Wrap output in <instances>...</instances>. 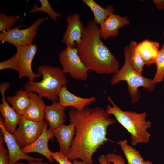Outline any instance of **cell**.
Masks as SVG:
<instances>
[{
    "instance_id": "6da1fadb",
    "label": "cell",
    "mask_w": 164,
    "mask_h": 164,
    "mask_svg": "<svg viewBox=\"0 0 164 164\" xmlns=\"http://www.w3.org/2000/svg\"><path fill=\"white\" fill-rule=\"evenodd\" d=\"M109 115L99 106L86 107L81 111L70 108V123L74 124L76 127L75 135L67 155L71 161L79 159L87 164H94L93 155L108 140V127L116 123Z\"/></svg>"
},
{
    "instance_id": "7a4b0ae2",
    "label": "cell",
    "mask_w": 164,
    "mask_h": 164,
    "mask_svg": "<svg viewBox=\"0 0 164 164\" xmlns=\"http://www.w3.org/2000/svg\"><path fill=\"white\" fill-rule=\"evenodd\" d=\"M99 28L92 20L85 27L81 43L76 46L83 63L89 70L101 74L115 73L118 61L101 39Z\"/></svg>"
},
{
    "instance_id": "3957f363",
    "label": "cell",
    "mask_w": 164,
    "mask_h": 164,
    "mask_svg": "<svg viewBox=\"0 0 164 164\" xmlns=\"http://www.w3.org/2000/svg\"><path fill=\"white\" fill-rule=\"evenodd\" d=\"M108 101L111 105L107 106L106 112L109 114H112L130 134L131 144L135 146L139 143H148L151 134L147 129L151 127V124L146 120L147 113L124 111L115 104L111 97L108 96Z\"/></svg>"
},
{
    "instance_id": "277c9868",
    "label": "cell",
    "mask_w": 164,
    "mask_h": 164,
    "mask_svg": "<svg viewBox=\"0 0 164 164\" xmlns=\"http://www.w3.org/2000/svg\"><path fill=\"white\" fill-rule=\"evenodd\" d=\"M37 71L42 80L39 82L28 81L24 86L25 90L28 92H35L52 102L58 101V92L61 87L67 86V82L62 69L45 65L39 67Z\"/></svg>"
},
{
    "instance_id": "5b68a950",
    "label": "cell",
    "mask_w": 164,
    "mask_h": 164,
    "mask_svg": "<svg viewBox=\"0 0 164 164\" xmlns=\"http://www.w3.org/2000/svg\"><path fill=\"white\" fill-rule=\"evenodd\" d=\"M125 62L120 69L113 76L110 81L111 85H114L122 81L126 82L128 90L132 102L135 103L138 101L140 95L138 88L142 87L149 91L155 89L156 84L152 79L146 78L136 71L132 67L129 60L128 47L124 48Z\"/></svg>"
},
{
    "instance_id": "8992f818",
    "label": "cell",
    "mask_w": 164,
    "mask_h": 164,
    "mask_svg": "<svg viewBox=\"0 0 164 164\" xmlns=\"http://www.w3.org/2000/svg\"><path fill=\"white\" fill-rule=\"evenodd\" d=\"M59 60L64 73L77 80H86L89 70L84 65L76 47H67L59 55Z\"/></svg>"
},
{
    "instance_id": "52a82bcc",
    "label": "cell",
    "mask_w": 164,
    "mask_h": 164,
    "mask_svg": "<svg viewBox=\"0 0 164 164\" xmlns=\"http://www.w3.org/2000/svg\"><path fill=\"white\" fill-rule=\"evenodd\" d=\"M46 20L45 18L37 19L31 26L24 29H20L22 25L0 33V41L6 42L16 48L29 45L32 43L37 30L41 24Z\"/></svg>"
},
{
    "instance_id": "ba28073f",
    "label": "cell",
    "mask_w": 164,
    "mask_h": 164,
    "mask_svg": "<svg viewBox=\"0 0 164 164\" xmlns=\"http://www.w3.org/2000/svg\"><path fill=\"white\" fill-rule=\"evenodd\" d=\"M47 121H35L21 116L18 127L12 134L22 148L34 142L42 133Z\"/></svg>"
},
{
    "instance_id": "9c48e42d",
    "label": "cell",
    "mask_w": 164,
    "mask_h": 164,
    "mask_svg": "<svg viewBox=\"0 0 164 164\" xmlns=\"http://www.w3.org/2000/svg\"><path fill=\"white\" fill-rule=\"evenodd\" d=\"M38 47L35 44L16 48L15 56L16 69L18 78L27 77L29 80L34 81L37 77H41L38 73H35L32 68V63L37 50Z\"/></svg>"
},
{
    "instance_id": "30bf717a",
    "label": "cell",
    "mask_w": 164,
    "mask_h": 164,
    "mask_svg": "<svg viewBox=\"0 0 164 164\" xmlns=\"http://www.w3.org/2000/svg\"><path fill=\"white\" fill-rule=\"evenodd\" d=\"M0 128L7 147L9 164H15L21 159H25L28 162L43 161L42 158H35L30 156L23 152L13 134L8 132L5 128L3 125V119L1 117L0 118Z\"/></svg>"
},
{
    "instance_id": "8fae6325",
    "label": "cell",
    "mask_w": 164,
    "mask_h": 164,
    "mask_svg": "<svg viewBox=\"0 0 164 164\" xmlns=\"http://www.w3.org/2000/svg\"><path fill=\"white\" fill-rule=\"evenodd\" d=\"M67 29L63 36V41L67 47H76L82 41L85 27L77 13L67 16Z\"/></svg>"
},
{
    "instance_id": "7c38bea8",
    "label": "cell",
    "mask_w": 164,
    "mask_h": 164,
    "mask_svg": "<svg viewBox=\"0 0 164 164\" xmlns=\"http://www.w3.org/2000/svg\"><path fill=\"white\" fill-rule=\"evenodd\" d=\"M9 87L8 82H4L0 85V91L2 96V102L0 104V112L3 118V123L6 129L13 134L18 125L21 115L10 106L5 97V92Z\"/></svg>"
},
{
    "instance_id": "4fadbf2b",
    "label": "cell",
    "mask_w": 164,
    "mask_h": 164,
    "mask_svg": "<svg viewBox=\"0 0 164 164\" xmlns=\"http://www.w3.org/2000/svg\"><path fill=\"white\" fill-rule=\"evenodd\" d=\"M48 124L47 122L42 133L34 142L22 148V149L26 154L32 152L40 154L49 162H52L54 160L51 156V151L49 149L48 143L49 140L53 138L54 136L53 130L47 128Z\"/></svg>"
},
{
    "instance_id": "5bb4252c",
    "label": "cell",
    "mask_w": 164,
    "mask_h": 164,
    "mask_svg": "<svg viewBox=\"0 0 164 164\" xmlns=\"http://www.w3.org/2000/svg\"><path fill=\"white\" fill-rule=\"evenodd\" d=\"M58 102L63 106L70 107L81 111L96 100L94 96L88 98L79 97L70 92L67 86L61 87L58 93Z\"/></svg>"
},
{
    "instance_id": "9a60e30c",
    "label": "cell",
    "mask_w": 164,
    "mask_h": 164,
    "mask_svg": "<svg viewBox=\"0 0 164 164\" xmlns=\"http://www.w3.org/2000/svg\"><path fill=\"white\" fill-rule=\"evenodd\" d=\"M130 24L127 17L111 13L100 25L99 31L101 38L106 40L110 36L115 37L118 35L119 28Z\"/></svg>"
},
{
    "instance_id": "2e32d148",
    "label": "cell",
    "mask_w": 164,
    "mask_h": 164,
    "mask_svg": "<svg viewBox=\"0 0 164 164\" xmlns=\"http://www.w3.org/2000/svg\"><path fill=\"white\" fill-rule=\"evenodd\" d=\"M53 131L59 145V152L67 156L75 135V125L73 123H70L68 125L64 124Z\"/></svg>"
},
{
    "instance_id": "e0dca14e",
    "label": "cell",
    "mask_w": 164,
    "mask_h": 164,
    "mask_svg": "<svg viewBox=\"0 0 164 164\" xmlns=\"http://www.w3.org/2000/svg\"><path fill=\"white\" fill-rule=\"evenodd\" d=\"M66 109V107L62 106L58 101L53 102L51 105L46 106L44 119L47 122L50 129L54 130L64 124Z\"/></svg>"
},
{
    "instance_id": "ac0fdd59",
    "label": "cell",
    "mask_w": 164,
    "mask_h": 164,
    "mask_svg": "<svg viewBox=\"0 0 164 164\" xmlns=\"http://www.w3.org/2000/svg\"><path fill=\"white\" fill-rule=\"evenodd\" d=\"M28 93L30 103L22 116L35 121L43 120L46 105L42 97L32 92H28Z\"/></svg>"
},
{
    "instance_id": "d6986e66",
    "label": "cell",
    "mask_w": 164,
    "mask_h": 164,
    "mask_svg": "<svg viewBox=\"0 0 164 164\" xmlns=\"http://www.w3.org/2000/svg\"><path fill=\"white\" fill-rule=\"evenodd\" d=\"M159 46L158 42L148 40H144L138 44L137 50L145 65L149 66L155 63L159 53Z\"/></svg>"
},
{
    "instance_id": "ffe728a7",
    "label": "cell",
    "mask_w": 164,
    "mask_h": 164,
    "mask_svg": "<svg viewBox=\"0 0 164 164\" xmlns=\"http://www.w3.org/2000/svg\"><path fill=\"white\" fill-rule=\"evenodd\" d=\"M90 9L94 15L93 20L97 25L101 24L111 13H114V8L113 6L109 5L103 8L93 0H82Z\"/></svg>"
},
{
    "instance_id": "44dd1931",
    "label": "cell",
    "mask_w": 164,
    "mask_h": 164,
    "mask_svg": "<svg viewBox=\"0 0 164 164\" xmlns=\"http://www.w3.org/2000/svg\"><path fill=\"white\" fill-rule=\"evenodd\" d=\"M6 99L21 116L23 115L30 103L28 92L22 89L19 90L13 96H8Z\"/></svg>"
},
{
    "instance_id": "7402d4cb",
    "label": "cell",
    "mask_w": 164,
    "mask_h": 164,
    "mask_svg": "<svg viewBox=\"0 0 164 164\" xmlns=\"http://www.w3.org/2000/svg\"><path fill=\"white\" fill-rule=\"evenodd\" d=\"M118 143L126 159L128 164H142L145 161L139 152L128 144L127 139L120 140Z\"/></svg>"
},
{
    "instance_id": "603a6c76",
    "label": "cell",
    "mask_w": 164,
    "mask_h": 164,
    "mask_svg": "<svg viewBox=\"0 0 164 164\" xmlns=\"http://www.w3.org/2000/svg\"><path fill=\"white\" fill-rule=\"evenodd\" d=\"M137 43L132 40L128 46L129 51V60L134 68L140 74L142 73L145 65L144 61L137 50Z\"/></svg>"
},
{
    "instance_id": "cb8c5ba5",
    "label": "cell",
    "mask_w": 164,
    "mask_h": 164,
    "mask_svg": "<svg viewBox=\"0 0 164 164\" xmlns=\"http://www.w3.org/2000/svg\"><path fill=\"white\" fill-rule=\"evenodd\" d=\"M41 3L40 7L34 4L33 7L29 11L31 13L37 12H42L46 13L50 18L54 21L57 20L58 17L62 18V15L59 13L55 12L50 5L48 0H39Z\"/></svg>"
},
{
    "instance_id": "d4e9b609",
    "label": "cell",
    "mask_w": 164,
    "mask_h": 164,
    "mask_svg": "<svg viewBox=\"0 0 164 164\" xmlns=\"http://www.w3.org/2000/svg\"><path fill=\"white\" fill-rule=\"evenodd\" d=\"M155 63L156 66V71L154 78V83L156 84L162 82L164 77V45L159 50L158 55Z\"/></svg>"
},
{
    "instance_id": "484cf974",
    "label": "cell",
    "mask_w": 164,
    "mask_h": 164,
    "mask_svg": "<svg viewBox=\"0 0 164 164\" xmlns=\"http://www.w3.org/2000/svg\"><path fill=\"white\" fill-rule=\"evenodd\" d=\"M19 19L17 15L8 16L2 12L0 13V31L3 32L12 29V27L18 22Z\"/></svg>"
},
{
    "instance_id": "4316f807",
    "label": "cell",
    "mask_w": 164,
    "mask_h": 164,
    "mask_svg": "<svg viewBox=\"0 0 164 164\" xmlns=\"http://www.w3.org/2000/svg\"><path fill=\"white\" fill-rule=\"evenodd\" d=\"M3 136L0 133V164H9V160L7 149L4 145Z\"/></svg>"
},
{
    "instance_id": "83f0119b",
    "label": "cell",
    "mask_w": 164,
    "mask_h": 164,
    "mask_svg": "<svg viewBox=\"0 0 164 164\" xmlns=\"http://www.w3.org/2000/svg\"><path fill=\"white\" fill-rule=\"evenodd\" d=\"M51 154L53 159L59 164H73L67 156L63 155L59 151L53 152L51 151Z\"/></svg>"
},
{
    "instance_id": "f1b7e54d",
    "label": "cell",
    "mask_w": 164,
    "mask_h": 164,
    "mask_svg": "<svg viewBox=\"0 0 164 164\" xmlns=\"http://www.w3.org/2000/svg\"><path fill=\"white\" fill-rule=\"evenodd\" d=\"M11 69L15 71L16 69L15 56L14 54L8 60L0 63V70Z\"/></svg>"
},
{
    "instance_id": "f546056e",
    "label": "cell",
    "mask_w": 164,
    "mask_h": 164,
    "mask_svg": "<svg viewBox=\"0 0 164 164\" xmlns=\"http://www.w3.org/2000/svg\"><path fill=\"white\" fill-rule=\"evenodd\" d=\"M105 156L107 160L113 164H126L124 159L120 155L114 153H108Z\"/></svg>"
},
{
    "instance_id": "4dcf8cb0",
    "label": "cell",
    "mask_w": 164,
    "mask_h": 164,
    "mask_svg": "<svg viewBox=\"0 0 164 164\" xmlns=\"http://www.w3.org/2000/svg\"><path fill=\"white\" fill-rule=\"evenodd\" d=\"M98 160L99 164H112V163L107 160L106 156L103 154H102L99 156Z\"/></svg>"
},
{
    "instance_id": "1f68e13d",
    "label": "cell",
    "mask_w": 164,
    "mask_h": 164,
    "mask_svg": "<svg viewBox=\"0 0 164 164\" xmlns=\"http://www.w3.org/2000/svg\"><path fill=\"white\" fill-rule=\"evenodd\" d=\"M153 2L158 9L162 10L164 8V0H154Z\"/></svg>"
},
{
    "instance_id": "d6a6232c",
    "label": "cell",
    "mask_w": 164,
    "mask_h": 164,
    "mask_svg": "<svg viewBox=\"0 0 164 164\" xmlns=\"http://www.w3.org/2000/svg\"><path fill=\"white\" fill-rule=\"evenodd\" d=\"M15 164H51L46 162H43L42 161H34L28 162L26 163L17 162Z\"/></svg>"
},
{
    "instance_id": "836d02e7",
    "label": "cell",
    "mask_w": 164,
    "mask_h": 164,
    "mask_svg": "<svg viewBox=\"0 0 164 164\" xmlns=\"http://www.w3.org/2000/svg\"><path fill=\"white\" fill-rule=\"evenodd\" d=\"M73 164H87L82 161H78L75 160L73 161Z\"/></svg>"
},
{
    "instance_id": "e575fe53",
    "label": "cell",
    "mask_w": 164,
    "mask_h": 164,
    "mask_svg": "<svg viewBox=\"0 0 164 164\" xmlns=\"http://www.w3.org/2000/svg\"><path fill=\"white\" fill-rule=\"evenodd\" d=\"M142 164H153L152 162L149 161H144Z\"/></svg>"
},
{
    "instance_id": "d590c367",
    "label": "cell",
    "mask_w": 164,
    "mask_h": 164,
    "mask_svg": "<svg viewBox=\"0 0 164 164\" xmlns=\"http://www.w3.org/2000/svg\"><path fill=\"white\" fill-rule=\"evenodd\" d=\"M163 36H164V31H163ZM163 45H164V43H163Z\"/></svg>"
}]
</instances>
